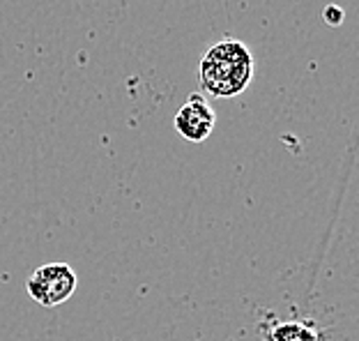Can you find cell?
Listing matches in <instances>:
<instances>
[{"label": "cell", "mask_w": 359, "mask_h": 341, "mask_svg": "<svg viewBox=\"0 0 359 341\" xmlns=\"http://www.w3.org/2000/svg\"><path fill=\"white\" fill-rule=\"evenodd\" d=\"M254 79V55L240 39H224L201 60V86L212 97H235Z\"/></svg>", "instance_id": "cell-1"}, {"label": "cell", "mask_w": 359, "mask_h": 341, "mask_svg": "<svg viewBox=\"0 0 359 341\" xmlns=\"http://www.w3.org/2000/svg\"><path fill=\"white\" fill-rule=\"evenodd\" d=\"M76 274L67 263H46L28 277V293L42 307H58L74 295Z\"/></svg>", "instance_id": "cell-2"}, {"label": "cell", "mask_w": 359, "mask_h": 341, "mask_svg": "<svg viewBox=\"0 0 359 341\" xmlns=\"http://www.w3.org/2000/svg\"><path fill=\"white\" fill-rule=\"evenodd\" d=\"M175 129L182 139L191 143L205 141L215 129V111L201 95H189L182 109L175 113Z\"/></svg>", "instance_id": "cell-3"}, {"label": "cell", "mask_w": 359, "mask_h": 341, "mask_svg": "<svg viewBox=\"0 0 359 341\" xmlns=\"http://www.w3.org/2000/svg\"><path fill=\"white\" fill-rule=\"evenodd\" d=\"M269 341H318V335L302 323H283V326L274 328Z\"/></svg>", "instance_id": "cell-4"}, {"label": "cell", "mask_w": 359, "mask_h": 341, "mask_svg": "<svg viewBox=\"0 0 359 341\" xmlns=\"http://www.w3.org/2000/svg\"><path fill=\"white\" fill-rule=\"evenodd\" d=\"M344 10H339L337 5H330L327 10H325V19H327L330 26H339L341 21H344Z\"/></svg>", "instance_id": "cell-5"}]
</instances>
